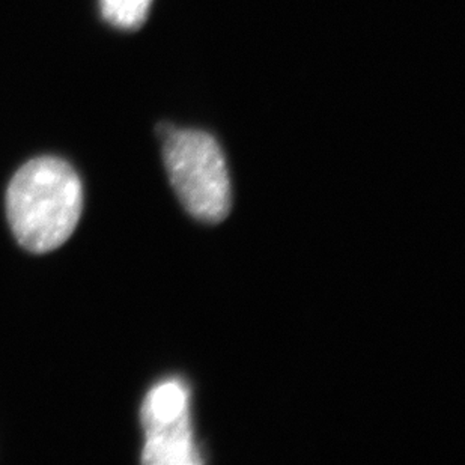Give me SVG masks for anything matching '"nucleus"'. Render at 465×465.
I'll list each match as a JSON object with an SVG mask.
<instances>
[{
    "label": "nucleus",
    "mask_w": 465,
    "mask_h": 465,
    "mask_svg": "<svg viewBox=\"0 0 465 465\" xmlns=\"http://www.w3.org/2000/svg\"><path fill=\"white\" fill-rule=\"evenodd\" d=\"M153 0H100L103 17L112 26L132 31L141 27L150 14Z\"/></svg>",
    "instance_id": "20e7f679"
},
{
    "label": "nucleus",
    "mask_w": 465,
    "mask_h": 465,
    "mask_svg": "<svg viewBox=\"0 0 465 465\" xmlns=\"http://www.w3.org/2000/svg\"><path fill=\"white\" fill-rule=\"evenodd\" d=\"M145 428L142 462L148 465L201 464L190 425V391L181 380L155 384L141 410Z\"/></svg>",
    "instance_id": "7ed1b4c3"
},
{
    "label": "nucleus",
    "mask_w": 465,
    "mask_h": 465,
    "mask_svg": "<svg viewBox=\"0 0 465 465\" xmlns=\"http://www.w3.org/2000/svg\"><path fill=\"white\" fill-rule=\"evenodd\" d=\"M172 187L194 219L217 223L229 214L232 194L223 153L214 137L201 130L158 128Z\"/></svg>",
    "instance_id": "f03ea898"
},
{
    "label": "nucleus",
    "mask_w": 465,
    "mask_h": 465,
    "mask_svg": "<svg viewBox=\"0 0 465 465\" xmlns=\"http://www.w3.org/2000/svg\"><path fill=\"white\" fill-rule=\"evenodd\" d=\"M84 189L74 169L57 157H38L20 167L6 192L14 237L32 253H47L74 232Z\"/></svg>",
    "instance_id": "f257e3e1"
}]
</instances>
